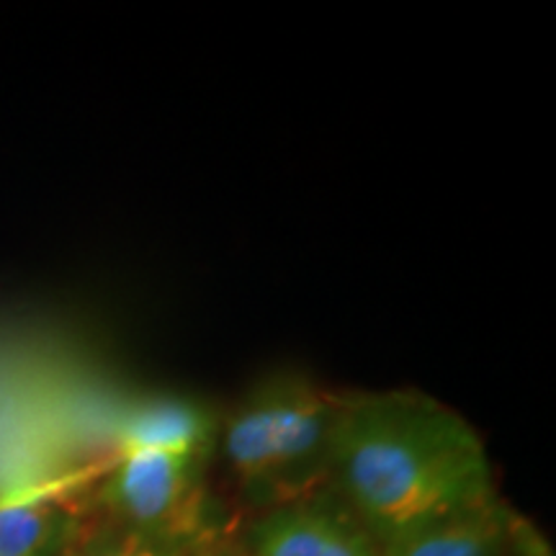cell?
I'll return each mask as SVG.
<instances>
[{
	"mask_svg": "<svg viewBox=\"0 0 556 556\" xmlns=\"http://www.w3.org/2000/svg\"><path fill=\"white\" fill-rule=\"evenodd\" d=\"M520 518L497 492L417 520L377 539L379 556H503L516 546Z\"/></svg>",
	"mask_w": 556,
	"mask_h": 556,
	"instance_id": "obj_5",
	"label": "cell"
},
{
	"mask_svg": "<svg viewBox=\"0 0 556 556\" xmlns=\"http://www.w3.org/2000/svg\"><path fill=\"white\" fill-rule=\"evenodd\" d=\"M516 546L523 552L526 556H552L548 552V546L541 541V536L536 531H533L531 526H526L523 520H520L518 526V536H516Z\"/></svg>",
	"mask_w": 556,
	"mask_h": 556,
	"instance_id": "obj_9",
	"label": "cell"
},
{
	"mask_svg": "<svg viewBox=\"0 0 556 556\" xmlns=\"http://www.w3.org/2000/svg\"><path fill=\"white\" fill-rule=\"evenodd\" d=\"M78 536V520L52 500L0 503V556H67Z\"/></svg>",
	"mask_w": 556,
	"mask_h": 556,
	"instance_id": "obj_7",
	"label": "cell"
},
{
	"mask_svg": "<svg viewBox=\"0 0 556 556\" xmlns=\"http://www.w3.org/2000/svg\"><path fill=\"white\" fill-rule=\"evenodd\" d=\"M330 486L374 539L495 492L471 422L417 389L340 394Z\"/></svg>",
	"mask_w": 556,
	"mask_h": 556,
	"instance_id": "obj_1",
	"label": "cell"
},
{
	"mask_svg": "<svg viewBox=\"0 0 556 556\" xmlns=\"http://www.w3.org/2000/svg\"><path fill=\"white\" fill-rule=\"evenodd\" d=\"M238 546L245 556H379L377 539L330 484L258 513Z\"/></svg>",
	"mask_w": 556,
	"mask_h": 556,
	"instance_id": "obj_4",
	"label": "cell"
},
{
	"mask_svg": "<svg viewBox=\"0 0 556 556\" xmlns=\"http://www.w3.org/2000/svg\"><path fill=\"white\" fill-rule=\"evenodd\" d=\"M189 548H180L168 541H160L144 533L129 531L116 523H103L96 531H80L67 556H189Z\"/></svg>",
	"mask_w": 556,
	"mask_h": 556,
	"instance_id": "obj_8",
	"label": "cell"
},
{
	"mask_svg": "<svg viewBox=\"0 0 556 556\" xmlns=\"http://www.w3.org/2000/svg\"><path fill=\"white\" fill-rule=\"evenodd\" d=\"M340 394L299 374L263 379L219 420L229 479L253 510L291 503L330 484Z\"/></svg>",
	"mask_w": 556,
	"mask_h": 556,
	"instance_id": "obj_2",
	"label": "cell"
},
{
	"mask_svg": "<svg viewBox=\"0 0 556 556\" xmlns=\"http://www.w3.org/2000/svg\"><path fill=\"white\" fill-rule=\"evenodd\" d=\"M189 556H245L240 552L238 544H229L225 539H214V541H206V544H201L193 548Z\"/></svg>",
	"mask_w": 556,
	"mask_h": 556,
	"instance_id": "obj_10",
	"label": "cell"
},
{
	"mask_svg": "<svg viewBox=\"0 0 556 556\" xmlns=\"http://www.w3.org/2000/svg\"><path fill=\"white\" fill-rule=\"evenodd\" d=\"M212 458L180 451H119L101 486L109 523L189 552L219 539L206 484Z\"/></svg>",
	"mask_w": 556,
	"mask_h": 556,
	"instance_id": "obj_3",
	"label": "cell"
},
{
	"mask_svg": "<svg viewBox=\"0 0 556 556\" xmlns=\"http://www.w3.org/2000/svg\"><path fill=\"white\" fill-rule=\"evenodd\" d=\"M219 420L197 400L160 397L131 409L122 420L119 451H180L208 454L217 446Z\"/></svg>",
	"mask_w": 556,
	"mask_h": 556,
	"instance_id": "obj_6",
	"label": "cell"
}]
</instances>
